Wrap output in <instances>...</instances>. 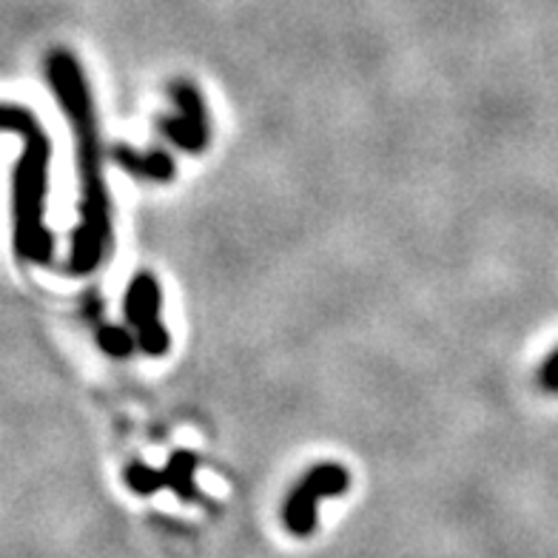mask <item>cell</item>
<instances>
[{"label": "cell", "instance_id": "obj_1", "mask_svg": "<svg viewBox=\"0 0 558 558\" xmlns=\"http://www.w3.org/2000/svg\"><path fill=\"white\" fill-rule=\"evenodd\" d=\"M46 74L58 104L72 120L74 143H77V169H81V222L72 231V251L66 268L72 274H92L106 254L111 240L109 194L100 166V140H97L95 104L88 95L77 58L66 49H54L46 60Z\"/></svg>", "mask_w": 558, "mask_h": 558}, {"label": "cell", "instance_id": "obj_2", "mask_svg": "<svg viewBox=\"0 0 558 558\" xmlns=\"http://www.w3.org/2000/svg\"><path fill=\"white\" fill-rule=\"evenodd\" d=\"M3 129L23 140V155L12 174V214H15V251L26 263L46 265L54 254V236L46 228V194L52 140L40 129L26 106H3Z\"/></svg>", "mask_w": 558, "mask_h": 558}, {"label": "cell", "instance_id": "obj_3", "mask_svg": "<svg viewBox=\"0 0 558 558\" xmlns=\"http://www.w3.org/2000/svg\"><path fill=\"white\" fill-rule=\"evenodd\" d=\"M351 487V473L342 464L325 462L314 464L305 476L296 482L291 496L282 507V519L286 527L294 533L296 538H308L319 522V505L325 499H337Z\"/></svg>", "mask_w": 558, "mask_h": 558}, {"label": "cell", "instance_id": "obj_4", "mask_svg": "<svg viewBox=\"0 0 558 558\" xmlns=\"http://www.w3.org/2000/svg\"><path fill=\"white\" fill-rule=\"evenodd\" d=\"M125 319L146 356H166L171 339L162 325V288L155 274L140 271L125 291Z\"/></svg>", "mask_w": 558, "mask_h": 558}, {"label": "cell", "instance_id": "obj_5", "mask_svg": "<svg viewBox=\"0 0 558 558\" xmlns=\"http://www.w3.org/2000/svg\"><path fill=\"white\" fill-rule=\"evenodd\" d=\"M171 97L177 104L174 118H162L160 129L162 134L174 143L177 148H183L189 155H197L208 146V111L197 88L189 81L171 83Z\"/></svg>", "mask_w": 558, "mask_h": 558}, {"label": "cell", "instance_id": "obj_6", "mask_svg": "<svg viewBox=\"0 0 558 558\" xmlns=\"http://www.w3.org/2000/svg\"><path fill=\"white\" fill-rule=\"evenodd\" d=\"M114 160L123 166L132 177H143V180H155V183H169L174 177V160L166 151H134L129 146H120L114 151Z\"/></svg>", "mask_w": 558, "mask_h": 558}, {"label": "cell", "instance_id": "obj_7", "mask_svg": "<svg viewBox=\"0 0 558 558\" xmlns=\"http://www.w3.org/2000/svg\"><path fill=\"white\" fill-rule=\"evenodd\" d=\"M197 476V456L189 453V450H177V453L169 456V462L160 468L162 487L174 490L177 499L183 501H197L199 499V487L194 482Z\"/></svg>", "mask_w": 558, "mask_h": 558}, {"label": "cell", "instance_id": "obj_8", "mask_svg": "<svg viewBox=\"0 0 558 558\" xmlns=\"http://www.w3.org/2000/svg\"><path fill=\"white\" fill-rule=\"evenodd\" d=\"M125 485L129 490L137 493V496H155L157 490H162L160 468H148V464H129L125 468Z\"/></svg>", "mask_w": 558, "mask_h": 558}, {"label": "cell", "instance_id": "obj_9", "mask_svg": "<svg viewBox=\"0 0 558 558\" xmlns=\"http://www.w3.org/2000/svg\"><path fill=\"white\" fill-rule=\"evenodd\" d=\"M97 345L104 348L109 356L125 360V356H132V351L137 348V339H134L132 333H125L123 328H111V325L100 323V328H97Z\"/></svg>", "mask_w": 558, "mask_h": 558}, {"label": "cell", "instance_id": "obj_10", "mask_svg": "<svg viewBox=\"0 0 558 558\" xmlns=\"http://www.w3.org/2000/svg\"><path fill=\"white\" fill-rule=\"evenodd\" d=\"M538 385L550 393H558V348L544 360L542 371H538Z\"/></svg>", "mask_w": 558, "mask_h": 558}]
</instances>
